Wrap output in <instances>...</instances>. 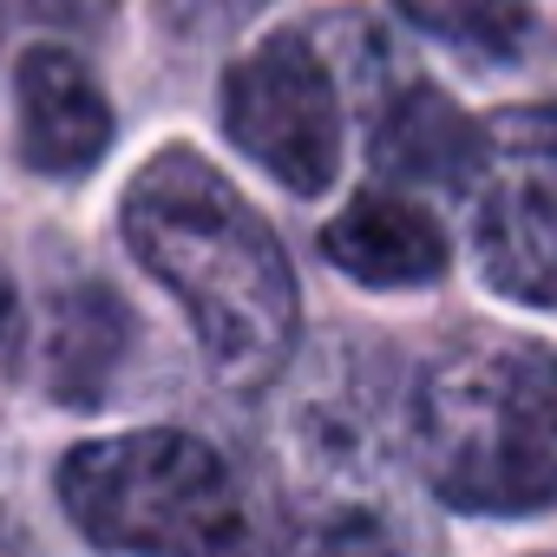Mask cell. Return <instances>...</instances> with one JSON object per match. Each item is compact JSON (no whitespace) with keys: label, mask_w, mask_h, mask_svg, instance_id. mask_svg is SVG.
Wrapping results in <instances>:
<instances>
[{"label":"cell","mask_w":557,"mask_h":557,"mask_svg":"<svg viewBox=\"0 0 557 557\" xmlns=\"http://www.w3.org/2000/svg\"><path fill=\"white\" fill-rule=\"evenodd\" d=\"M329 262L368 289H420L433 275H446V230L433 210L394 190H361L322 236Z\"/></svg>","instance_id":"52a82bcc"},{"label":"cell","mask_w":557,"mask_h":557,"mask_svg":"<svg viewBox=\"0 0 557 557\" xmlns=\"http://www.w3.org/2000/svg\"><path fill=\"white\" fill-rule=\"evenodd\" d=\"M66 518L112 557H236L243 511L223 459L171 426L92 440L60 466Z\"/></svg>","instance_id":"3957f363"},{"label":"cell","mask_w":557,"mask_h":557,"mask_svg":"<svg viewBox=\"0 0 557 557\" xmlns=\"http://www.w3.org/2000/svg\"><path fill=\"white\" fill-rule=\"evenodd\" d=\"M223 125L243 158L302 197L329 190L342 171V99L322 53L302 34H269L230 66Z\"/></svg>","instance_id":"277c9868"},{"label":"cell","mask_w":557,"mask_h":557,"mask_svg":"<svg viewBox=\"0 0 557 557\" xmlns=\"http://www.w3.org/2000/svg\"><path fill=\"white\" fill-rule=\"evenodd\" d=\"M112 145V106L92 86V73L60 53L40 47L21 60V158L40 177H73L92 171Z\"/></svg>","instance_id":"8992f818"},{"label":"cell","mask_w":557,"mask_h":557,"mask_svg":"<svg viewBox=\"0 0 557 557\" xmlns=\"http://www.w3.org/2000/svg\"><path fill=\"white\" fill-rule=\"evenodd\" d=\"M400 14L433 40H453L479 60H518L537 40L531 0H400Z\"/></svg>","instance_id":"9c48e42d"},{"label":"cell","mask_w":557,"mask_h":557,"mask_svg":"<svg viewBox=\"0 0 557 557\" xmlns=\"http://www.w3.org/2000/svg\"><path fill=\"white\" fill-rule=\"evenodd\" d=\"M492 132L479 171V269L492 289L557 309V125L518 112Z\"/></svg>","instance_id":"5b68a950"},{"label":"cell","mask_w":557,"mask_h":557,"mask_svg":"<svg viewBox=\"0 0 557 557\" xmlns=\"http://www.w3.org/2000/svg\"><path fill=\"white\" fill-rule=\"evenodd\" d=\"M125 243L190 315L223 387H262L296 348V269L262 210L197 151H158L125 190Z\"/></svg>","instance_id":"6da1fadb"},{"label":"cell","mask_w":557,"mask_h":557,"mask_svg":"<svg viewBox=\"0 0 557 557\" xmlns=\"http://www.w3.org/2000/svg\"><path fill=\"white\" fill-rule=\"evenodd\" d=\"M8 322H14V289H8V275H0V335H8Z\"/></svg>","instance_id":"8fae6325"},{"label":"cell","mask_w":557,"mask_h":557,"mask_svg":"<svg viewBox=\"0 0 557 557\" xmlns=\"http://www.w3.org/2000/svg\"><path fill=\"white\" fill-rule=\"evenodd\" d=\"M485 158L492 132L433 86H407L374 132V171H394V184H479Z\"/></svg>","instance_id":"ba28073f"},{"label":"cell","mask_w":557,"mask_h":557,"mask_svg":"<svg viewBox=\"0 0 557 557\" xmlns=\"http://www.w3.org/2000/svg\"><path fill=\"white\" fill-rule=\"evenodd\" d=\"M27 8L40 14V21H106L112 14V0H27Z\"/></svg>","instance_id":"30bf717a"},{"label":"cell","mask_w":557,"mask_h":557,"mask_svg":"<svg viewBox=\"0 0 557 557\" xmlns=\"http://www.w3.org/2000/svg\"><path fill=\"white\" fill-rule=\"evenodd\" d=\"M420 466L459 511L557 505V355L531 342L459 348L420 387Z\"/></svg>","instance_id":"7a4b0ae2"}]
</instances>
